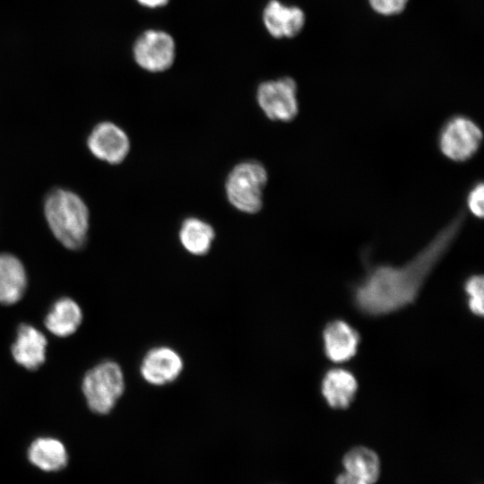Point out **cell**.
<instances>
[{
  "instance_id": "17",
  "label": "cell",
  "mask_w": 484,
  "mask_h": 484,
  "mask_svg": "<svg viewBox=\"0 0 484 484\" xmlns=\"http://www.w3.org/2000/svg\"><path fill=\"white\" fill-rule=\"evenodd\" d=\"M344 471L375 484L381 473V463L377 454L367 446H354L342 458Z\"/></svg>"
},
{
  "instance_id": "16",
  "label": "cell",
  "mask_w": 484,
  "mask_h": 484,
  "mask_svg": "<svg viewBox=\"0 0 484 484\" xmlns=\"http://www.w3.org/2000/svg\"><path fill=\"white\" fill-rule=\"evenodd\" d=\"M30 462L45 471H56L63 469L68 460L64 445L52 437H39L34 440L29 450Z\"/></svg>"
},
{
  "instance_id": "15",
  "label": "cell",
  "mask_w": 484,
  "mask_h": 484,
  "mask_svg": "<svg viewBox=\"0 0 484 484\" xmlns=\"http://www.w3.org/2000/svg\"><path fill=\"white\" fill-rule=\"evenodd\" d=\"M82 320L79 305L69 298H62L52 306L45 318L48 330L58 336L67 337L73 334Z\"/></svg>"
},
{
  "instance_id": "14",
  "label": "cell",
  "mask_w": 484,
  "mask_h": 484,
  "mask_svg": "<svg viewBox=\"0 0 484 484\" xmlns=\"http://www.w3.org/2000/svg\"><path fill=\"white\" fill-rule=\"evenodd\" d=\"M27 275L22 263L8 253H0V303L12 305L23 296Z\"/></svg>"
},
{
  "instance_id": "18",
  "label": "cell",
  "mask_w": 484,
  "mask_h": 484,
  "mask_svg": "<svg viewBox=\"0 0 484 484\" xmlns=\"http://www.w3.org/2000/svg\"><path fill=\"white\" fill-rule=\"evenodd\" d=\"M215 238L213 228L197 218H187L179 230V240L183 247L194 255H206Z\"/></svg>"
},
{
  "instance_id": "21",
  "label": "cell",
  "mask_w": 484,
  "mask_h": 484,
  "mask_svg": "<svg viewBox=\"0 0 484 484\" xmlns=\"http://www.w3.org/2000/svg\"><path fill=\"white\" fill-rule=\"evenodd\" d=\"M410 0H368L370 7L385 16L399 14L406 8Z\"/></svg>"
},
{
  "instance_id": "7",
  "label": "cell",
  "mask_w": 484,
  "mask_h": 484,
  "mask_svg": "<svg viewBox=\"0 0 484 484\" xmlns=\"http://www.w3.org/2000/svg\"><path fill=\"white\" fill-rule=\"evenodd\" d=\"M256 100L272 121L290 122L298 114V85L291 77H281L259 84Z\"/></svg>"
},
{
  "instance_id": "5",
  "label": "cell",
  "mask_w": 484,
  "mask_h": 484,
  "mask_svg": "<svg viewBox=\"0 0 484 484\" xmlns=\"http://www.w3.org/2000/svg\"><path fill=\"white\" fill-rule=\"evenodd\" d=\"M124 391V374L116 362H102L88 371L83 377L82 392L89 408L96 413H108Z\"/></svg>"
},
{
  "instance_id": "22",
  "label": "cell",
  "mask_w": 484,
  "mask_h": 484,
  "mask_svg": "<svg viewBox=\"0 0 484 484\" xmlns=\"http://www.w3.org/2000/svg\"><path fill=\"white\" fill-rule=\"evenodd\" d=\"M335 484H368L364 480L344 471L338 474Z\"/></svg>"
},
{
  "instance_id": "12",
  "label": "cell",
  "mask_w": 484,
  "mask_h": 484,
  "mask_svg": "<svg viewBox=\"0 0 484 484\" xmlns=\"http://www.w3.org/2000/svg\"><path fill=\"white\" fill-rule=\"evenodd\" d=\"M47 344V339L40 331L29 324H22L12 346V354L18 364L34 370L46 359Z\"/></svg>"
},
{
  "instance_id": "10",
  "label": "cell",
  "mask_w": 484,
  "mask_h": 484,
  "mask_svg": "<svg viewBox=\"0 0 484 484\" xmlns=\"http://www.w3.org/2000/svg\"><path fill=\"white\" fill-rule=\"evenodd\" d=\"M262 20L272 38L291 39L303 30L306 15L298 6L287 5L279 0H269L263 9Z\"/></svg>"
},
{
  "instance_id": "2",
  "label": "cell",
  "mask_w": 484,
  "mask_h": 484,
  "mask_svg": "<svg viewBox=\"0 0 484 484\" xmlns=\"http://www.w3.org/2000/svg\"><path fill=\"white\" fill-rule=\"evenodd\" d=\"M47 222L56 238L66 248L82 247L89 229V210L82 199L73 192L55 189L45 200Z\"/></svg>"
},
{
  "instance_id": "11",
  "label": "cell",
  "mask_w": 484,
  "mask_h": 484,
  "mask_svg": "<svg viewBox=\"0 0 484 484\" xmlns=\"http://www.w3.org/2000/svg\"><path fill=\"white\" fill-rule=\"evenodd\" d=\"M359 334L350 324L342 320H333L323 331L325 356L335 363L353 358L359 344Z\"/></svg>"
},
{
  "instance_id": "23",
  "label": "cell",
  "mask_w": 484,
  "mask_h": 484,
  "mask_svg": "<svg viewBox=\"0 0 484 484\" xmlns=\"http://www.w3.org/2000/svg\"><path fill=\"white\" fill-rule=\"evenodd\" d=\"M170 0H136V2L148 9H157L166 6Z\"/></svg>"
},
{
  "instance_id": "4",
  "label": "cell",
  "mask_w": 484,
  "mask_h": 484,
  "mask_svg": "<svg viewBox=\"0 0 484 484\" xmlns=\"http://www.w3.org/2000/svg\"><path fill=\"white\" fill-rule=\"evenodd\" d=\"M483 140L480 126L471 117L457 114L445 121L437 134L440 153L454 162L471 160Z\"/></svg>"
},
{
  "instance_id": "1",
  "label": "cell",
  "mask_w": 484,
  "mask_h": 484,
  "mask_svg": "<svg viewBox=\"0 0 484 484\" xmlns=\"http://www.w3.org/2000/svg\"><path fill=\"white\" fill-rule=\"evenodd\" d=\"M459 212L411 260L402 265L366 263V272L356 283V308L368 316L393 313L412 304L435 267L452 246L465 222Z\"/></svg>"
},
{
  "instance_id": "3",
  "label": "cell",
  "mask_w": 484,
  "mask_h": 484,
  "mask_svg": "<svg viewBox=\"0 0 484 484\" xmlns=\"http://www.w3.org/2000/svg\"><path fill=\"white\" fill-rule=\"evenodd\" d=\"M268 180L265 168L258 161H244L227 177L225 189L229 203L240 212L256 213L263 207V190Z\"/></svg>"
},
{
  "instance_id": "6",
  "label": "cell",
  "mask_w": 484,
  "mask_h": 484,
  "mask_svg": "<svg viewBox=\"0 0 484 484\" xmlns=\"http://www.w3.org/2000/svg\"><path fill=\"white\" fill-rule=\"evenodd\" d=\"M177 56V45L168 31L148 29L143 31L133 45V57L135 63L150 73H162L169 70Z\"/></svg>"
},
{
  "instance_id": "9",
  "label": "cell",
  "mask_w": 484,
  "mask_h": 484,
  "mask_svg": "<svg viewBox=\"0 0 484 484\" xmlns=\"http://www.w3.org/2000/svg\"><path fill=\"white\" fill-rule=\"evenodd\" d=\"M87 145L98 159L119 164L127 156L130 141L125 132L112 122H101L91 132Z\"/></svg>"
},
{
  "instance_id": "20",
  "label": "cell",
  "mask_w": 484,
  "mask_h": 484,
  "mask_svg": "<svg viewBox=\"0 0 484 484\" xmlns=\"http://www.w3.org/2000/svg\"><path fill=\"white\" fill-rule=\"evenodd\" d=\"M483 195L484 185L481 180L476 181L467 192L466 207L471 214L477 219L483 218Z\"/></svg>"
},
{
  "instance_id": "13",
  "label": "cell",
  "mask_w": 484,
  "mask_h": 484,
  "mask_svg": "<svg viewBox=\"0 0 484 484\" xmlns=\"http://www.w3.org/2000/svg\"><path fill=\"white\" fill-rule=\"evenodd\" d=\"M357 390L358 382L355 376L343 368L330 369L322 379V395L333 409L348 408L353 402Z\"/></svg>"
},
{
  "instance_id": "19",
  "label": "cell",
  "mask_w": 484,
  "mask_h": 484,
  "mask_svg": "<svg viewBox=\"0 0 484 484\" xmlns=\"http://www.w3.org/2000/svg\"><path fill=\"white\" fill-rule=\"evenodd\" d=\"M483 282L481 274H474L469 277L464 283L469 309L478 316L483 315Z\"/></svg>"
},
{
  "instance_id": "8",
  "label": "cell",
  "mask_w": 484,
  "mask_h": 484,
  "mask_svg": "<svg viewBox=\"0 0 484 484\" xmlns=\"http://www.w3.org/2000/svg\"><path fill=\"white\" fill-rule=\"evenodd\" d=\"M184 367L182 357L169 346L149 350L142 359L140 372L148 384L162 386L174 382Z\"/></svg>"
}]
</instances>
